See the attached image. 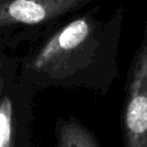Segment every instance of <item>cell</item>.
Here are the masks:
<instances>
[{
  "instance_id": "cell-1",
  "label": "cell",
  "mask_w": 147,
  "mask_h": 147,
  "mask_svg": "<svg viewBox=\"0 0 147 147\" xmlns=\"http://www.w3.org/2000/svg\"><path fill=\"white\" fill-rule=\"evenodd\" d=\"M100 46V23L91 16L78 17L46 41L30 67L38 72L63 77L91 62Z\"/></svg>"
},
{
  "instance_id": "cell-2",
  "label": "cell",
  "mask_w": 147,
  "mask_h": 147,
  "mask_svg": "<svg viewBox=\"0 0 147 147\" xmlns=\"http://www.w3.org/2000/svg\"><path fill=\"white\" fill-rule=\"evenodd\" d=\"M127 83L123 111L124 147H147V20Z\"/></svg>"
},
{
  "instance_id": "cell-3",
  "label": "cell",
  "mask_w": 147,
  "mask_h": 147,
  "mask_svg": "<svg viewBox=\"0 0 147 147\" xmlns=\"http://www.w3.org/2000/svg\"><path fill=\"white\" fill-rule=\"evenodd\" d=\"M87 0H0V26L39 24L57 17Z\"/></svg>"
},
{
  "instance_id": "cell-4",
  "label": "cell",
  "mask_w": 147,
  "mask_h": 147,
  "mask_svg": "<svg viewBox=\"0 0 147 147\" xmlns=\"http://www.w3.org/2000/svg\"><path fill=\"white\" fill-rule=\"evenodd\" d=\"M56 147H98V144L85 127L70 121L60 127Z\"/></svg>"
},
{
  "instance_id": "cell-5",
  "label": "cell",
  "mask_w": 147,
  "mask_h": 147,
  "mask_svg": "<svg viewBox=\"0 0 147 147\" xmlns=\"http://www.w3.org/2000/svg\"><path fill=\"white\" fill-rule=\"evenodd\" d=\"M13 106L8 98L0 102V147H13Z\"/></svg>"
},
{
  "instance_id": "cell-6",
  "label": "cell",
  "mask_w": 147,
  "mask_h": 147,
  "mask_svg": "<svg viewBox=\"0 0 147 147\" xmlns=\"http://www.w3.org/2000/svg\"><path fill=\"white\" fill-rule=\"evenodd\" d=\"M0 67H1V64H0ZM1 85H2V82H1V77H0V88H1Z\"/></svg>"
}]
</instances>
